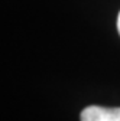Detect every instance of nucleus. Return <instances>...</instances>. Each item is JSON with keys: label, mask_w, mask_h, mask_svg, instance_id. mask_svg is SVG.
Masks as SVG:
<instances>
[{"label": "nucleus", "mask_w": 120, "mask_h": 121, "mask_svg": "<svg viewBox=\"0 0 120 121\" xmlns=\"http://www.w3.org/2000/svg\"><path fill=\"white\" fill-rule=\"evenodd\" d=\"M81 121H120V107L107 108L98 105H90L84 108L80 115Z\"/></svg>", "instance_id": "obj_1"}, {"label": "nucleus", "mask_w": 120, "mask_h": 121, "mask_svg": "<svg viewBox=\"0 0 120 121\" xmlns=\"http://www.w3.org/2000/svg\"><path fill=\"white\" fill-rule=\"evenodd\" d=\"M117 30H119V35H120V13L117 16Z\"/></svg>", "instance_id": "obj_2"}]
</instances>
